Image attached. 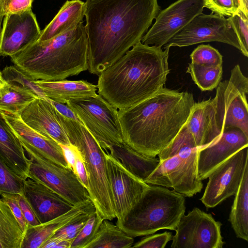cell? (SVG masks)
<instances>
[{"label": "cell", "instance_id": "1", "mask_svg": "<svg viewBox=\"0 0 248 248\" xmlns=\"http://www.w3.org/2000/svg\"><path fill=\"white\" fill-rule=\"evenodd\" d=\"M160 10L157 0H86L89 72L99 76L140 42Z\"/></svg>", "mask_w": 248, "mask_h": 248}, {"label": "cell", "instance_id": "2", "mask_svg": "<svg viewBox=\"0 0 248 248\" xmlns=\"http://www.w3.org/2000/svg\"><path fill=\"white\" fill-rule=\"evenodd\" d=\"M195 103L192 93L164 87L139 103L118 110L124 142L156 157L186 124Z\"/></svg>", "mask_w": 248, "mask_h": 248}, {"label": "cell", "instance_id": "3", "mask_svg": "<svg viewBox=\"0 0 248 248\" xmlns=\"http://www.w3.org/2000/svg\"><path fill=\"white\" fill-rule=\"evenodd\" d=\"M169 49L138 42L99 75L98 94L118 110L153 95L165 87Z\"/></svg>", "mask_w": 248, "mask_h": 248}, {"label": "cell", "instance_id": "4", "mask_svg": "<svg viewBox=\"0 0 248 248\" xmlns=\"http://www.w3.org/2000/svg\"><path fill=\"white\" fill-rule=\"evenodd\" d=\"M32 81H56L88 69V42L83 22L53 38L36 41L10 57Z\"/></svg>", "mask_w": 248, "mask_h": 248}, {"label": "cell", "instance_id": "5", "mask_svg": "<svg viewBox=\"0 0 248 248\" xmlns=\"http://www.w3.org/2000/svg\"><path fill=\"white\" fill-rule=\"evenodd\" d=\"M186 210L184 196L161 186L149 185L116 225L135 237L154 234L162 229L175 231Z\"/></svg>", "mask_w": 248, "mask_h": 248}, {"label": "cell", "instance_id": "6", "mask_svg": "<svg viewBox=\"0 0 248 248\" xmlns=\"http://www.w3.org/2000/svg\"><path fill=\"white\" fill-rule=\"evenodd\" d=\"M57 113L71 144L82 156L88 178V191L96 211L104 219L112 220L116 216L108 178L106 153L80 122L66 118L57 111Z\"/></svg>", "mask_w": 248, "mask_h": 248}, {"label": "cell", "instance_id": "7", "mask_svg": "<svg viewBox=\"0 0 248 248\" xmlns=\"http://www.w3.org/2000/svg\"><path fill=\"white\" fill-rule=\"evenodd\" d=\"M199 148L185 147L174 155L160 160L144 182L148 185L172 188L184 197L199 193L203 183L198 173Z\"/></svg>", "mask_w": 248, "mask_h": 248}, {"label": "cell", "instance_id": "8", "mask_svg": "<svg viewBox=\"0 0 248 248\" xmlns=\"http://www.w3.org/2000/svg\"><path fill=\"white\" fill-rule=\"evenodd\" d=\"M66 104L104 150L111 145L124 143L118 110L102 96L72 99Z\"/></svg>", "mask_w": 248, "mask_h": 248}, {"label": "cell", "instance_id": "9", "mask_svg": "<svg viewBox=\"0 0 248 248\" xmlns=\"http://www.w3.org/2000/svg\"><path fill=\"white\" fill-rule=\"evenodd\" d=\"M27 153L32 160L29 178L49 187L73 205L90 199L88 190L73 170L39 155Z\"/></svg>", "mask_w": 248, "mask_h": 248}, {"label": "cell", "instance_id": "10", "mask_svg": "<svg viewBox=\"0 0 248 248\" xmlns=\"http://www.w3.org/2000/svg\"><path fill=\"white\" fill-rule=\"evenodd\" d=\"M214 41L227 44L241 51L238 37L228 18L213 13L210 15L202 13L173 36L163 48Z\"/></svg>", "mask_w": 248, "mask_h": 248}, {"label": "cell", "instance_id": "11", "mask_svg": "<svg viewBox=\"0 0 248 248\" xmlns=\"http://www.w3.org/2000/svg\"><path fill=\"white\" fill-rule=\"evenodd\" d=\"M220 222L211 214L195 207L179 220L171 248H222L224 244Z\"/></svg>", "mask_w": 248, "mask_h": 248}, {"label": "cell", "instance_id": "12", "mask_svg": "<svg viewBox=\"0 0 248 248\" xmlns=\"http://www.w3.org/2000/svg\"><path fill=\"white\" fill-rule=\"evenodd\" d=\"M243 148L225 160L210 173L200 200L207 208H213L235 195L248 165V148Z\"/></svg>", "mask_w": 248, "mask_h": 248}, {"label": "cell", "instance_id": "13", "mask_svg": "<svg viewBox=\"0 0 248 248\" xmlns=\"http://www.w3.org/2000/svg\"><path fill=\"white\" fill-rule=\"evenodd\" d=\"M204 0H177L159 12L155 22L142 37L145 45L162 47L202 13Z\"/></svg>", "mask_w": 248, "mask_h": 248}, {"label": "cell", "instance_id": "14", "mask_svg": "<svg viewBox=\"0 0 248 248\" xmlns=\"http://www.w3.org/2000/svg\"><path fill=\"white\" fill-rule=\"evenodd\" d=\"M108 178L113 209L122 219L137 202L149 185L128 171L121 162L106 153Z\"/></svg>", "mask_w": 248, "mask_h": 248}, {"label": "cell", "instance_id": "15", "mask_svg": "<svg viewBox=\"0 0 248 248\" xmlns=\"http://www.w3.org/2000/svg\"><path fill=\"white\" fill-rule=\"evenodd\" d=\"M41 33L32 9L5 15L0 35V56L14 55L36 42Z\"/></svg>", "mask_w": 248, "mask_h": 248}, {"label": "cell", "instance_id": "16", "mask_svg": "<svg viewBox=\"0 0 248 248\" xmlns=\"http://www.w3.org/2000/svg\"><path fill=\"white\" fill-rule=\"evenodd\" d=\"M248 146V136L236 128L223 131L214 143L201 148L198 158V173L202 180L208 178L219 165L240 149Z\"/></svg>", "mask_w": 248, "mask_h": 248}, {"label": "cell", "instance_id": "17", "mask_svg": "<svg viewBox=\"0 0 248 248\" xmlns=\"http://www.w3.org/2000/svg\"><path fill=\"white\" fill-rule=\"evenodd\" d=\"M19 117L26 124L40 134L59 144H71L49 98L36 97L22 110Z\"/></svg>", "mask_w": 248, "mask_h": 248}, {"label": "cell", "instance_id": "18", "mask_svg": "<svg viewBox=\"0 0 248 248\" xmlns=\"http://www.w3.org/2000/svg\"><path fill=\"white\" fill-rule=\"evenodd\" d=\"M1 113L27 153L39 155L52 162L69 168L59 143L33 130L19 116Z\"/></svg>", "mask_w": 248, "mask_h": 248}, {"label": "cell", "instance_id": "19", "mask_svg": "<svg viewBox=\"0 0 248 248\" xmlns=\"http://www.w3.org/2000/svg\"><path fill=\"white\" fill-rule=\"evenodd\" d=\"M23 195L40 223L66 213L74 206L49 187L29 178L25 181Z\"/></svg>", "mask_w": 248, "mask_h": 248}, {"label": "cell", "instance_id": "20", "mask_svg": "<svg viewBox=\"0 0 248 248\" xmlns=\"http://www.w3.org/2000/svg\"><path fill=\"white\" fill-rule=\"evenodd\" d=\"M96 210L91 199L74 205L66 213L47 222L28 227L23 234L21 248H41L56 232L79 215Z\"/></svg>", "mask_w": 248, "mask_h": 248}, {"label": "cell", "instance_id": "21", "mask_svg": "<svg viewBox=\"0 0 248 248\" xmlns=\"http://www.w3.org/2000/svg\"><path fill=\"white\" fill-rule=\"evenodd\" d=\"M0 157L16 175L26 180L32 160L28 158L16 134L0 112Z\"/></svg>", "mask_w": 248, "mask_h": 248}, {"label": "cell", "instance_id": "22", "mask_svg": "<svg viewBox=\"0 0 248 248\" xmlns=\"http://www.w3.org/2000/svg\"><path fill=\"white\" fill-rule=\"evenodd\" d=\"M46 96L54 101L66 104L72 99H84L97 95V85L86 80H34Z\"/></svg>", "mask_w": 248, "mask_h": 248}, {"label": "cell", "instance_id": "23", "mask_svg": "<svg viewBox=\"0 0 248 248\" xmlns=\"http://www.w3.org/2000/svg\"><path fill=\"white\" fill-rule=\"evenodd\" d=\"M85 2L81 0H67L49 23L42 30L38 42L50 40L74 29L83 22Z\"/></svg>", "mask_w": 248, "mask_h": 248}, {"label": "cell", "instance_id": "24", "mask_svg": "<svg viewBox=\"0 0 248 248\" xmlns=\"http://www.w3.org/2000/svg\"><path fill=\"white\" fill-rule=\"evenodd\" d=\"M118 160L132 174L144 181L158 166L160 160L155 157L143 155L124 143L109 146L106 151Z\"/></svg>", "mask_w": 248, "mask_h": 248}, {"label": "cell", "instance_id": "25", "mask_svg": "<svg viewBox=\"0 0 248 248\" xmlns=\"http://www.w3.org/2000/svg\"><path fill=\"white\" fill-rule=\"evenodd\" d=\"M234 196L229 221L236 237L248 241V165Z\"/></svg>", "mask_w": 248, "mask_h": 248}, {"label": "cell", "instance_id": "26", "mask_svg": "<svg viewBox=\"0 0 248 248\" xmlns=\"http://www.w3.org/2000/svg\"><path fill=\"white\" fill-rule=\"evenodd\" d=\"M104 219L94 238L85 248H129L134 238L128 235L117 225Z\"/></svg>", "mask_w": 248, "mask_h": 248}, {"label": "cell", "instance_id": "27", "mask_svg": "<svg viewBox=\"0 0 248 248\" xmlns=\"http://www.w3.org/2000/svg\"><path fill=\"white\" fill-rule=\"evenodd\" d=\"M23 236L10 208L0 198V248H21Z\"/></svg>", "mask_w": 248, "mask_h": 248}, {"label": "cell", "instance_id": "28", "mask_svg": "<svg viewBox=\"0 0 248 248\" xmlns=\"http://www.w3.org/2000/svg\"><path fill=\"white\" fill-rule=\"evenodd\" d=\"M36 97L32 92L7 83L0 89V112L19 116L22 110Z\"/></svg>", "mask_w": 248, "mask_h": 248}, {"label": "cell", "instance_id": "29", "mask_svg": "<svg viewBox=\"0 0 248 248\" xmlns=\"http://www.w3.org/2000/svg\"><path fill=\"white\" fill-rule=\"evenodd\" d=\"M248 89L238 93L231 101L226 114L223 131L232 128L240 129L248 136Z\"/></svg>", "mask_w": 248, "mask_h": 248}, {"label": "cell", "instance_id": "30", "mask_svg": "<svg viewBox=\"0 0 248 248\" xmlns=\"http://www.w3.org/2000/svg\"><path fill=\"white\" fill-rule=\"evenodd\" d=\"M186 73L202 91H212L221 82L222 65H203L191 62L188 64Z\"/></svg>", "mask_w": 248, "mask_h": 248}, {"label": "cell", "instance_id": "31", "mask_svg": "<svg viewBox=\"0 0 248 248\" xmlns=\"http://www.w3.org/2000/svg\"><path fill=\"white\" fill-rule=\"evenodd\" d=\"M1 72L4 79L9 84L29 91L38 97L48 98L35 82L15 65L6 66Z\"/></svg>", "mask_w": 248, "mask_h": 248}, {"label": "cell", "instance_id": "32", "mask_svg": "<svg viewBox=\"0 0 248 248\" xmlns=\"http://www.w3.org/2000/svg\"><path fill=\"white\" fill-rule=\"evenodd\" d=\"M25 180L14 172L0 157V195L23 194Z\"/></svg>", "mask_w": 248, "mask_h": 248}, {"label": "cell", "instance_id": "33", "mask_svg": "<svg viewBox=\"0 0 248 248\" xmlns=\"http://www.w3.org/2000/svg\"><path fill=\"white\" fill-rule=\"evenodd\" d=\"M103 220L96 211L92 213L85 224L73 240L70 248H85L95 237Z\"/></svg>", "mask_w": 248, "mask_h": 248}, {"label": "cell", "instance_id": "34", "mask_svg": "<svg viewBox=\"0 0 248 248\" xmlns=\"http://www.w3.org/2000/svg\"><path fill=\"white\" fill-rule=\"evenodd\" d=\"M236 33L241 46V52L248 57V16L238 9L228 18Z\"/></svg>", "mask_w": 248, "mask_h": 248}, {"label": "cell", "instance_id": "35", "mask_svg": "<svg viewBox=\"0 0 248 248\" xmlns=\"http://www.w3.org/2000/svg\"><path fill=\"white\" fill-rule=\"evenodd\" d=\"M191 62L203 65H222V55L209 45L198 46L190 55Z\"/></svg>", "mask_w": 248, "mask_h": 248}, {"label": "cell", "instance_id": "36", "mask_svg": "<svg viewBox=\"0 0 248 248\" xmlns=\"http://www.w3.org/2000/svg\"><path fill=\"white\" fill-rule=\"evenodd\" d=\"M93 212H87L79 215L57 231L52 236L66 239L72 242L85 224L90 214Z\"/></svg>", "mask_w": 248, "mask_h": 248}, {"label": "cell", "instance_id": "37", "mask_svg": "<svg viewBox=\"0 0 248 248\" xmlns=\"http://www.w3.org/2000/svg\"><path fill=\"white\" fill-rule=\"evenodd\" d=\"M237 0H204V7L220 16H231L238 9Z\"/></svg>", "mask_w": 248, "mask_h": 248}, {"label": "cell", "instance_id": "38", "mask_svg": "<svg viewBox=\"0 0 248 248\" xmlns=\"http://www.w3.org/2000/svg\"><path fill=\"white\" fill-rule=\"evenodd\" d=\"M142 238L134 244L133 248H164L167 244L172 239V234L170 232H165L161 233L150 234Z\"/></svg>", "mask_w": 248, "mask_h": 248}, {"label": "cell", "instance_id": "39", "mask_svg": "<svg viewBox=\"0 0 248 248\" xmlns=\"http://www.w3.org/2000/svg\"><path fill=\"white\" fill-rule=\"evenodd\" d=\"M0 195L2 200L10 208L24 234L27 229L28 224L19 204L18 194L3 193Z\"/></svg>", "mask_w": 248, "mask_h": 248}, {"label": "cell", "instance_id": "40", "mask_svg": "<svg viewBox=\"0 0 248 248\" xmlns=\"http://www.w3.org/2000/svg\"><path fill=\"white\" fill-rule=\"evenodd\" d=\"M33 0H0V10L4 17L9 14L24 12L31 9Z\"/></svg>", "mask_w": 248, "mask_h": 248}, {"label": "cell", "instance_id": "41", "mask_svg": "<svg viewBox=\"0 0 248 248\" xmlns=\"http://www.w3.org/2000/svg\"><path fill=\"white\" fill-rule=\"evenodd\" d=\"M18 202L28 224V227L35 226L40 223L23 194H18Z\"/></svg>", "mask_w": 248, "mask_h": 248}, {"label": "cell", "instance_id": "42", "mask_svg": "<svg viewBox=\"0 0 248 248\" xmlns=\"http://www.w3.org/2000/svg\"><path fill=\"white\" fill-rule=\"evenodd\" d=\"M60 145L62 147L63 155L69 168L75 172V164L77 156L79 152L78 150L72 144L66 145L60 144Z\"/></svg>", "mask_w": 248, "mask_h": 248}, {"label": "cell", "instance_id": "43", "mask_svg": "<svg viewBox=\"0 0 248 248\" xmlns=\"http://www.w3.org/2000/svg\"><path fill=\"white\" fill-rule=\"evenodd\" d=\"M75 173L77 175L82 185L87 190H88L89 182L88 175L82 156L79 151L78 154L76 158Z\"/></svg>", "mask_w": 248, "mask_h": 248}, {"label": "cell", "instance_id": "44", "mask_svg": "<svg viewBox=\"0 0 248 248\" xmlns=\"http://www.w3.org/2000/svg\"><path fill=\"white\" fill-rule=\"evenodd\" d=\"M72 242L57 237L51 236L41 246V248H70Z\"/></svg>", "mask_w": 248, "mask_h": 248}, {"label": "cell", "instance_id": "45", "mask_svg": "<svg viewBox=\"0 0 248 248\" xmlns=\"http://www.w3.org/2000/svg\"><path fill=\"white\" fill-rule=\"evenodd\" d=\"M49 100L61 115L66 118L80 122L74 111L66 104L58 103L50 99Z\"/></svg>", "mask_w": 248, "mask_h": 248}, {"label": "cell", "instance_id": "46", "mask_svg": "<svg viewBox=\"0 0 248 248\" xmlns=\"http://www.w3.org/2000/svg\"><path fill=\"white\" fill-rule=\"evenodd\" d=\"M238 9L242 11L246 16H248V0H237Z\"/></svg>", "mask_w": 248, "mask_h": 248}, {"label": "cell", "instance_id": "47", "mask_svg": "<svg viewBox=\"0 0 248 248\" xmlns=\"http://www.w3.org/2000/svg\"><path fill=\"white\" fill-rule=\"evenodd\" d=\"M7 84L6 81L4 79L2 72L0 71V89Z\"/></svg>", "mask_w": 248, "mask_h": 248}, {"label": "cell", "instance_id": "48", "mask_svg": "<svg viewBox=\"0 0 248 248\" xmlns=\"http://www.w3.org/2000/svg\"><path fill=\"white\" fill-rule=\"evenodd\" d=\"M3 17L1 15L0 10V32H1V23L3 19Z\"/></svg>", "mask_w": 248, "mask_h": 248}]
</instances>
